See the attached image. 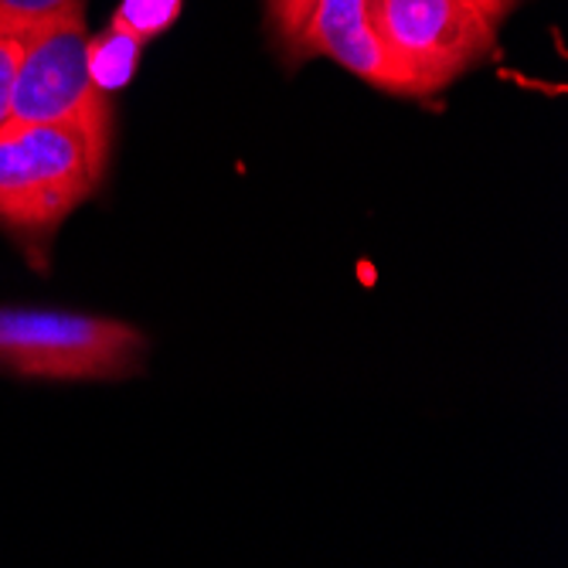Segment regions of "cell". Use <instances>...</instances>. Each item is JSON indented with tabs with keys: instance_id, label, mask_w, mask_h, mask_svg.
I'll list each match as a JSON object with an SVG mask.
<instances>
[{
	"instance_id": "cell-11",
	"label": "cell",
	"mask_w": 568,
	"mask_h": 568,
	"mask_svg": "<svg viewBox=\"0 0 568 568\" xmlns=\"http://www.w3.org/2000/svg\"><path fill=\"white\" fill-rule=\"evenodd\" d=\"M480 4V11L494 21V24H500L510 11H514V4H518V0H477Z\"/></svg>"
},
{
	"instance_id": "cell-6",
	"label": "cell",
	"mask_w": 568,
	"mask_h": 568,
	"mask_svg": "<svg viewBox=\"0 0 568 568\" xmlns=\"http://www.w3.org/2000/svg\"><path fill=\"white\" fill-rule=\"evenodd\" d=\"M143 48H146V41L116 21H110V28L99 38H89V75H92L95 89L106 95L120 92L133 79V72L143 59Z\"/></svg>"
},
{
	"instance_id": "cell-9",
	"label": "cell",
	"mask_w": 568,
	"mask_h": 568,
	"mask_svg": "<svg viewBox=\"0 0 568 568\" xmlns=\"http://www.w3.org/2000/svg\"><path fill=\"white\" fill-rule=\"evenodd\" d=\"M314 8H317V0H270V24L290 59H296L300 38L306 31V21L314 14Z\"/></svg>"
},
{
	"instance_id": "cell-5",
	"label": "cell",
	"mask_w": 568,
	"mask_h": 568,
	"mask_svg": "<svg viewBox=\"0 0 568 568\" xmlns=\"http://www.w3.org/2000/svg\"><path fill=\"white\" fill-rule=\"evenodd\" d=\"M327 55L357 79H365L375 89H385L392 95H408L405 75L392 62L385 51L372 14H368V0H317L314 14L306 21V31L300 38V59H314Z\"/></svg>"
},
{
	"instance_id": "cell-8",
	"label": "cell",
	"mask_w": 568,
	"mask_h": 568,
	"mask_svg": "<svg viewBox=\"0 0 568 568\" xmlns=\"http://www.w3.org/2000/svg\"><path fill=\"white\" fill-rule=\"evenodd\" d=\"M181 18V0H120L113 14L116 24L133 31L143 41L161 38Z\"/></svg>"
},
{
	"instance_id": "cell-1",
	"label": "cell",
	"mask_w": 568,
	"mask_h": 568,
	"mask_svg": "<svg viewBox=\"0 0 568 568\" xmlns=\"http://www.w3.org/2000/svg\"><path fill=\"white\" fill-rule=\"evenodd\" d=\"M113 120L0 126V229L44 242L106 178Z\"/></svg>"
},
{
	"instance_id": "cell-2",
	"label": "cell",
	"mask_w": 568,
	"mask_h": 568,
	"mask_svg": "<svg viewBox=\"0 0 568 568\" xmlns=\"http://www.w3.org/2000/svg\"><path fill=\"white\" fill-rule=\"evenodd\" d=\"M146 341L136 327L44 306H0V368L48 382H106L136 368Z\"/></svg>"
},
{
	"instance_id": "cell-4",
	"label": "cell",
	"mask_w": 568,
	"mask_h": 568,
	"mask_svg": "<svg viewBox=\"0 0 568 568\" xmlns=\"http://www.w3.org/2000/svg\"><path fill=\"white\" fill-rule=\"evenodd\" d=\"M11 120H113L110 95L89 75L85 11L21 34V59L11 89Z\"/></svg>"
},
{
	"instance_id": "cell-10",
	"label": "cell",
	"mask_w": 568,
	"mask_h": 568,
	"mask_svg": "<svg viewBox=\"0 0 568 568\" xmlns=\"http://www.w3.org/2000/svg\"><path fill=\"white\" fill-rule=\"evenodd\" d=\"M21 59V34L0 28V126L11 120V89Z\"/></svg>"
},
{
	"instance_id": "cell-3",
	"label": "cell",
	"mask_w": 568,
	"mask_h": 568,
	"mask_svg": "<svg viewBox=\"0 0 568 568\" xmlns=\"http://www.w3.org/2000/svg\"><path fill=\"white\" fill-rule=\"evenodd\" d=\"M368 14L416 99L449 85L497 44V24L477 0H368Z\"/></svg>"
},
{
	"instance_id": "cell-7",
	"label": "cell",
	"mask_w": 568,
	"mask_h": 568,
	"mask_svg": "<svg viewBox=\"0 0 568 568\" xmlns=\"http://www.w3.org/2000/svg\"><path fill=\"white\" fill-rule=\"evenodd\" d=\"M82 11H85V0H0V28H8L14 34H28L41 24L62 21Z\"/></svg>"
}]
</instances>
